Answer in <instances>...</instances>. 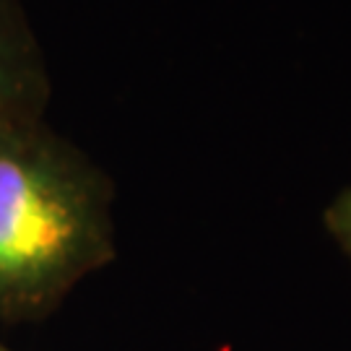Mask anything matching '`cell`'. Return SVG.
Masks as SVG:
<instances>
[{
    "label": "cell",
    "instance_id": "cell-1",
    "mask_svg": "<svg viewBox=\"0 0 351 351\" xmlns=\"http://www.w3.org/2000/svg\"><path fill=\"white\" fill-rule=\"evenodd\" d=\"M114 188L45 125H0V317L39 320L114 258Z\"/></svg>",
    "mask_w": 351,
    "mask_h": 351
},
{
    "label": "cell",
    "instance_id": "cell-2",
    "mask_svg": "<svg viewBox=\"0 0 351 351\" xmlns=\"http://www.w3.org/2000/svg\"><path fill=\"white\" fill-rule=\"evenodd\" d=\"M50 94L45 52L24 0H0V125L45 120Z\"/></svg>",
    "mask_w": 351,
    "mask_h": 351
},
{
    "label": "cell",
    "instance_id": "cell-3",
    "mask_svg": "<svg viewBox=\"0 0 351 351\" xmlns=\"http://www.w3.org/2000/svg\"><path fill=\"white\" fill-rule=\"evenodd\" d=\"M326 226L330 237L339 242V247L349 255L351 261V188L343 190L339 198L328 206Z\"/></svg>",
    "mask_w": 351,
    "mask_h": 351
},
{
    "label": "cell",
    "instance_id": "cell-4",
    "mask_svg": "<svg viewBox=\"0 0 351 351\" xmlns=\"http://www.w3.org/2000/svg\"><path fill=\"white\" fill-rule=\"evenodd\" d=\"M0 351H11V349H5V346H3V343H0Z\"/></svg>",
    "mask_w": 351,
    "mask_h": 351
}]
</instances>
